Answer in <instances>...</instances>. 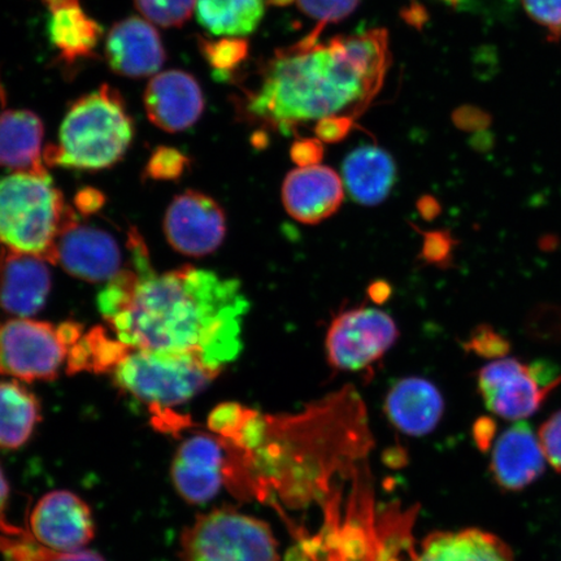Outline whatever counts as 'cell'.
Returning <instances> with one entry per match:
<instances>
[{
	"mask_svg": "<svg viewBox=\"0 0 561 561\" xmlns=\"http://www.w3.org/2000/svg\"><path fill=\"white\" fill-rule=\"evenodd\" d=\"M126 245L128 268L98 296L104 321L131 348L193 355L221 374L242 348L249 300L241 284L193 265L159 275L135 228Z\"/></svg>",
	"mask_w": 561,
	"mask_h": 561,
	"instance_id": "cell-1",
	"label": "cell"
},
{
	"mask_svg": "<svg viewBox=\"0 0 561 561\" xmlns=\"http://www.w3.org/2000/svg\"><path fill=\"white\" fill-rule=\"evenodd\" d=\"M314 30L280 48L261 72L257 87L244 90L240 114L284 133L329 116L356 118L367 111L390 65L389 35L375 30L320 44Z\"/></svg>",
	"mask_w": 561,
	"mask_h": 561,
	"instance_id": "cell-2",
	"label": "cell"
},
{
	"mask_svg": "<svg viewBox=\"0 0 561 561\" xmlns=\"http://www.w3.org/2000/svg\"><path fill=\"white\" fill-rule=\"evenodd\" d=\"M135 123L121 93L110 85L79 98L62 121L58 144L46 147V167L100 171L114 167L128 151Z\"/></svg>",
	"mask_w": 561,
	"mask_h": 561,
	"instance_id": "cell-3",
	"label": "cell"
},
{
	"mask_svg": "<svg viewBox=\"0 0 561 561\" xmlns=\"http://www.w3.org/2000/svg\"><path fill=\"white\" fill-rule=\"evenodd\" d=\"M75 215L48 172H15L0 180V244L53 263L56 240Z\"/></svg>",
	"mask_w": 561,
	"mask_h": 561,
	"instance_id": "cell-4",
	"label": "cell"
},
{
	"mask_svg": "<svg viewBox=\"0 0 561 561\" xmlns=\"http://www.w3.org/2000/svg\"><path fill=\"white\" fill-rule=\"evenodd\" d=\"M111 375L118 389L149 405L156 416L192 401L220 374L193 355L131 348Z\"/></svg>",
	"mask_w": 561,
	"mask_h": 561,
	"instance_id": "cell-5",
	"label": "cell"
},
{
	"mask_svg": "<svg viewBox=\"0 0 561 561\" xmlns=\"http://www.w3.org/2000/svg\"><path fill=\"white\" fill-rule=\"evenodd\" d=\"M181 561H279L277 542L259 518L234 510L196 517L181 537Z\"/></svg>",
	"mask_w": 561,
	"mask_h": 561,
	"instance_id": "cell-6",
	"label": "cell"
},
{
	"mask_svg": "<svg viewBox=\"0 0 561 561\" xmlns=\"http://www.w3.org/2000/svg\"><path fill=\"white\" fill-rule=\"evenodd\" d=\"M398 336L396 321L377 308L356 307L343 311L328 329V362L336 370H371L396 345Z\"/></svg>",
	"mask_w": 561,
	"mask_h": 561,
	"instance_id": "cell-7",
	"label": "cell"
},
{
	"mask_svg": "<svg viewBox=\"0 0 561 561\" xmlns=\"http://www.w3.org/2000/svg\"><path fill=\"white\" fill-rule=\"evenodd\" d=\"M68 348L58 327L31 319L0 325V375L20 381H51L67 360Z\"/></svg>",
	"mask_w": 561,
	"mask_h": 561,
	"instance_id": "cell-8",
	"label": "cell"
},
{
	"mask_svg": "<svg viewBox=\"0 0 561 561\" xmlns=\"http://www.w3.org/2000/svg\"><path fill=\"white\" fill-rule=\"evenodd\" d=\"M53 263L87 283H110L123 271V254L114 236L81 224L75 214L56 240Z\"/></svg>",
	"mask_w": 561,
	"mask_h": 561,
	"instance_id": "cell-9",
	"label": "cell"
},
{
	"mask_svg": "<svg viewBox=\"0 0 561 561\" xmlns=\"http://www.w3.org/2000/svg\"><path fill=\"white\" fill-rule=\"evenodd\" d=\"M164 233L168 243L182 255L202 257L220 248L227 234V217L210 196L187 191L167 209Z\"/></svg>",
	"mask_w": 561,
	"mask_h": 561,
	"instance_id": "cell-10",
	"label": "cell"
},
{
	"mask_svg": "<svg viewBox=\"0 0 561 561\" xmlns=\"http://www.w3.org/2000/svg\"><path fill=\"white\" fill-rule=\"evenodd\" d=\"M477 385L491 412L516 421L535 415L561 382L543 386L531 376L528 364L504 357L481 368Z\"/></svg>",
	"mask_w": 561,
	"mask_h": 561,
	"instance_id": "cell-11",
	"label": "cell"
},
{
	"mask_svg": "<svg viewBox=\"0 0 561 561\" xmlns=\"http://www.w3.org/2000/svg\"><path fill=\"white\" fill-rule=\"evenodd\" d=\"M30 520L33 541L53 552L87 549L95 535L90 507L68 490H55L42 496Z\"/></svg>",
	"mask_w": 561,
	"mask_h": 561,
	"instance_id": "cell-12",
	"label": "cell"
},
{
	"mask_svg": "<svg viewBox=\"0 0 561 561\" xmlns=\"http://www.w3.org/2000/svg\"><path fill=\"white\" fill-rule=\"evenodd\" d=\"M227 462L228 450L221 438L203 433L188 437L172 462L175 490L192 504L213 501L227 482Z\"/></svg>",
	"mask_w": 561,
	"mask_h": 561,
	"instance_id": "cell-13",
	"label": "cell"
},
{
	"mask_svg": "<svg viewBox=\"0 0 561 561\" xmlns=\"http://www.w3.org/2000/svg\"><path fill=\"white\" fill-rule=\"evenodd\" d=\"M144 102L150 122L170 133L192 128L205 111L199 82L182 70H167L153 77L145 90Z\"/></svg>",
	"mask_w": 561,
	"mask_h": 561,
	"instance_id": "cell-14",
	"label": "cell"
},
{
	"mask_svg": "<svg viewBox=\"0 0 561 561\" xmlns=\"http://www.w3.org/2000/svg\"><path fill=\"white\" fill-rule=\"evenodd\" d=\"M44 257L7 250L0 256V308L30 319L45 307L53 277Z\"/></svg>",
	"mask_w": 561,
	"mask_h": 561,
	"instance_id": "cell-15",
	"label": "cell"
},
{
	"mask_svg": "<svg viewBox=\"0 0 561 561\" xmlns=\"http://www.w3.org/2000/svg\"><path fill=\"white\" fill-rule=\"evenodd\" d=\"M280 194L286 213L294 220L316 226L341 208L345 199V184L332 168H297L286 175Z\"/></svg>",
	"mask_w": 561,
	"mask_h": 561,
	"instance_id": "cell-16",
	"label": "cell"
},
{
	"mask_svg": "<svg viewBox=\"0 0 561 561\" xmlns=\"http://www.w3.org/2000/svg\"><path fill=\"white\" fill-rule=\"evenodd\" d=\"M165 58L160 34L139 18L118 21L105 39V59L117 75L131 79L151 76L164 66Z\"/></svg>",
	"mask_w": 561,
	"mask_h": 561,
	"instance_id": "cell-17",
	"label": "cell"
},
{
	"mask_svg": "<svg viewBox=\"0 0 561 561\" xmlns=\"http://www.w3.org/2000/svg\"><path fill=\"white\" fill-rule=\"evenodd\" d=\"M546 461L535 432L529 424L518 421L496 439L491 451L490 472L501 489L520 491L541 477Z\"/></svg>",
	"mask_w": 561,
	"mask_h": 561,
	"instance_id": "cell-18",
	"label": "cell"
},
{
	"mask_svg": "<svg viewBox=\"0 0 561 561\" xmlns=\"http://www.w3.org/2000/svg\"><path fill=\"white\" fill-rule=\"evenodd\" d=\"M385 413L405 436L423 437L436 430L445 413L437 386L421 377H407L389 390Z\"/></svg>",
	"mask_w": 561,
	"mask_h": 561,
	"instance_id": "cell-19",
	"label": "cell"
},
{
	"mask_svg": "<svg viewBox=\"0 0 561 561\" xmlns=\"http://www.w3.org/2000/svg\"><path fill=\"white\" fill-rule=\"evenodd\" d=\"M397 180L394 159L375 145L357 147L343 161V184L351 198L362 206L380 205L392 191Z\"/></svg>",
	"mask_w": 561,
	"mask_h": 561,
	"instance_id": "cell-20",
	"label": "cell"
},
{
	"mask_svg": "<svg viewBox=\"0 0 561 561\" xmlns=\"http://www.w3.org/2000/svg\"><path fill=\"white\" fill-rule=\"evenodd\" d=\"M44 135V123L34 112H0V167L15 172H46Z\"/></svg>",
	"mask_w": 561,
	"mask_h": 561,
	"instance_id": "cell-21",
	"label": "cell"
},
{
	"mask_svg": "<svg viewBox=\"0 0 561 561\" xmlns=\"http://www.w3.org/2000/svg\"><path fill=\"white\" fill-rule=\"evenodd\" d=\"M415 561H515L511 547L481 529L437 531L427 536Z\"/></svg>",
	"mask_w": 561,
	"mask_h": 561,
	"instance_id": "cell-22",
	"label": "cell"
},
{
	"mask_svg": "<svg viewBox=\"0 0 561 561\" xmlns=\"http://www.w3.org/2000/svg\"><path fill=\"white\" fill-rule=\"evenodd\" d=\"M48 35L60 59L67 65L93 58L103 30L93 18L81 9L80 2L53 7Z\"/></svg>",
	"mask_w": 561,
	"mask_h": 561,
	"instance_id": "cell-23",
	"label": "cell"
},
{
	"mask_svg": "<svg viewBox=\"0 0 561 561\" xmlns=\"http://www.w3.org/2000/svg\"><path fill=\"white\" fill-rule=\"evenodd\" d=\"M39 420L41 404L32 391L16 381L0 382V448L24 446Z\"/></svg>",
	"mask_w": 561,
	"mask_h": 561,
	"instance_id": "cell-24",
	"label": "cell"
},
{
	"mask_svg": "<svg viewBox=\"0 0 561 561\" xmlns=\"http://www.w3.org/2000/svg\"><path fill=\"white\" fill-rule=\"evenodd\" d=\"M196 18L219 37H244L256 31L264 18L265 0H196Z\"/></svg>",
	"mask_w": 561,
	"mask_h": 561,
	"instance_id": "cell-25",
	"label": "cell"
},
{
	"mask_svg": "<svg viewBox=\"0 0 561 561\" xmlns=\"http://www.w3.org/2000/svg\"><path fill=\"white\" fill-rule=\"evenodd\" d=\"M124 342L110 339L102 327H95L70 347L67 355L69 376L90 371L94 375H111L130 353Z\"/></svg>",
	"mask_w": 561,
	"mask_h": 561,
	"instance_id": "cell-26",
	"label": "cell"
},
{
	"mask_svg": "<svg viewBox=\"0 0 561 561\" xmlns=\"http://www.w3.org/2000/svg\"><path fill=\"white\" fill-rule=\"evenodd\" d=\"M199 50L222 80L224 77L229 79V73H233L248 58L250 46L248 41L240 37H222L217 41L199 38Z\"/></svg>",
	"mask_w": 561,
	"mask_h": 561,
	"instance_id": "cell-27",
	"label": "cell"
},
{
	"mask_svg": "<svg viewBox=\"0 0 561 561\" xmlns=\"http://www.w3.org/2000/svg\"><path fill=\"white\" fill-rule=\"evenodd\" d=\"M147 19L164 27L182 26L192 18L196 0H135Z\"/></svg>",
	"mask_w": 561,
	"mask_h": 561,
	"instance_id": "cell-28",
	"label": "cell"
},
{
	"mask_svg": "<svg viewBox=\"0 0 561 561\" xmlns=\"http://www.w3.org/2000/svg\"><path fill=\"white\" fill-rule=\"evenodd\" d=\"M188 158L170 146H160L147 161L145 174L153 181H173L187 170Z\"/></svg>",
	"mask_w": 561,
	"mask_h": 561,
	"instance_id": "cell-29",
	"label": "cell"
},
{
	"mask_svg": "<svg viewBox=\"0 0 561 561\" xmlns=\"http://www.w3.org/2000/svg\"><path fill=\"white\" fill-rule=\"evenodd\" d=\"M465 348L468 353L485 357V359H504L512 350L510 340L489 324H481L474 328V331L465 342Z\"/></svg>",
	"mask_w": 561,
	"mask_h": 561,
	"instance_id": "cell-30",
	"label": "cell"
},
{
	"mask_svg": "<svg viewBox=\"0 0 561 561\" xmlns=\"http://www.w3.org/2000/svg\"><path fill=\"white\" fill-rule=\"evenodd\" d=\"M297 3L307 16L318 21L316 27L324 31L328 24L348 18L360 0H297Z\"/></svg>",
	"mask_w": 561,
	"mask_h": 561,
	"instance_id": "cell-31",
	"label": "cell"
},
{
	"mask_svg": "<svg viewBox=\"0 0 561 561\" xmlns=\"http://www.w3.org/2000/svg\"><path fill=\"white\" fill-rule=\"evenodd\" d=\"M526 332L538 342H561V307L541 305L526 320Z\"/></svg>",
	"mask_w": 561,
	"mask_h": 561,
	"instance_id": "cell-32",
	"label": "cell"
},
{
	"mask_svg": "<svg viewBox=\"0 0 561 561\" xmlns=\"http://www.w3.org/2000/svg\"><path fill=\"white\" fill-rule=\"evenodd\" d=\"M526 13L545 27L550 39H561V0H522Z\"/></svg>",
	"mask_w": 561,
	"mask_h": 561,
	"instance_id": "cell-33",
	"label": "cell"
},
{
	"mask_svg": "<svg viewBox=\"0 0 561 561\" xmlns=\"http://www.w3.org/2000/svg\"><path fill=\"white\" fill-rule=\"evenodd\" d=\"M456 244H458V242L455 241L450 231H427L424 236L421 256H423L426 263L448 266L453 262V254Z\"/></svg>",
	"mask_w": 561,
	"mask_h": 561,
	"instance_id": "cell-34",
	"label": "cell"
},
{
	"mask_svg": "<svg viewBox=\"0 0 561 561\" xmlns=\"http://www.w3.org/2000/svg\"><path fill=\"white\" fill-rule=\"evenodd\" d=\"M546 460L561 473V411L543 423L538 434Z\"/></svg>",
	"mask_w": 561,
	"mask_h": 561,
	"instance_id": "cell-35",
	"label": "cell"
},
{
	"mask_svg": "<svg viewBox=\"0 0 561 561\" xmlns=\"http://www.w3.org/2000/svg\"><path fill=\"white\" fill-rule=\"evenodd\" d=\"M355 118L350 116H329L321 118L314 126L316 136L324 144H336L345 139L354 128Z\"/></svg>",
	"mask_w": 561,
	"mask_h": 561,
	"instance_id": "cell-36",
	"label": "cell"
},
{
	"mask_svg": "<svg viewBox=\"0 0 561 561\" xmlns=\"http://www.w3.org/2000/svg\"><path fill=\"white\" fill-rule=\"evenodd\" d=\"M324 142L319 138H299L293 144L290 157L299 168L320 165L324 158Z\"/></svg>",
	"mask_w": 561,
	"mask_h": 561,
	"instance_id": "cell-37",
	"label": "cell"
},
{
	"mask_svg": "<svg viewBox=\"0 0 561 561\" xmlns=\"http://www.w3.org/2000/svg\"><path fill=\"white\" fill-rule=\"evenodd\" d=\"M105 203V196L102 192L96 191L94 187L82 188L75 196V207L80 210L82 215L90 216L101 210Z\"/></svg>",
	"mask_w": 561,
	"mask_h": 561,
	"instance_id": "cell-38",
	"label": "cell"
},
{
	"mask_svg": "<svg viewBox=\"0 0 561 561\" xmlns=\"http://www.w3.org/2000/svg\"><path fill=\"white\" fill-rule=\"evenodd\" d=\"M47 561H105V559L101 553L83 549L73 552H53Z\"/></svg>",
	"mask_w": 561,
	"mask_h": 561,
	"instance_id": "cell-39",
	"label": "cell"
},
{
	"mask_svg": "<svg viewBox=\"0 0 561 561\" xmlns=\"http://www.w3.org/2000/svg\"><path fill=\"white\" fill-rule=\"evenodd\" d=\"M10 500V485L9 481H7V477L4 474L2 466H0V528L4 531L11 533V535H15V533L10 531L12 530V526H9L5 524V508L7 503H9Z\"/></svg>",
	"mask_w": 561,
	"mask_h": 561,
	"instance_id": "cell-40",
	"label": "cell"
},
{
	"mask_svg": "<svg viewBox=\"0 0 561 561\" xmlns=\"http://www.w3.org/2000/svg\"><path fill=\"white\" fill-rule=\"evenodd\" d=\"M391 286L386 280H376L368 287V296L371 301L377 305H382L391 297Z\"/></svg>",
	"mask_w": 561,
	"mask_h": 561,
	"instance_id": "cell-41",
	"label": "cell"
},
{
	"mask_svg": "<svg viewBox=\"0 0 561 561\" xmlns=\"http://www.w3.org/2000/svg\"><path fill=\"white\" fill-rule=\"evenodd\" d=\"M474 431L477 442H479L480 446L485 447L489 438H491L495 432V423L493 420L488 417L480 419L476 423Z\"/></svg>",
	"mask_w": 561,
	"mask_h": 561,
	"instance_id": "cell-42",
	"label": "cell"
},
{
	"mask_svg": "<svg viewBox=\"0 0 561 561\" xmlns=\"http://www.w3.org/2000/svg\"><path fill=\"white\" fill-rule=\"evenodd\" d=\"M417 206L420 214L427 220L434 219V217L440 213L439 203L437 199H434L433 196H424L423 199L419 201Z\"/></svg>",
	"mask_w": 561,
	"mask_h": 561,
	"instance_id": "cell-43",
	"label": "cell"
},
{
	"mask_svg": "<svg viewBox=\"0 0 561 561\" xmlns=\"http://www.w3.org/2000/svg\"><path fill=\"white\" fill-rule=\"evenodd\" d=\"M403 18L407 23L411 24L412 26L421 27L423 24H425L426 13L423 7L419 4H412L410 9H407L403 12Z\"/></svg>",
	"mask_w": 561,
	"mask_h": 561,
	"instance_id": "cell-44",
	"label": "cell"
},
{
	"mask_svg": "<svg viewBox=\"0 0 561 561\" xmlns=\"http://www.w3.org/2000/svg\"><path fill=\"white\" fill-rule=\"evenodd\" d=\"M558 238L553 236H546L542 237L541 242H539V245H541V249L545 251H551L557 248L558 245Z\"/></svg>",
	"mask_w": 561,
	"mask_h": 561,
	"instance_id": "cell-45",
	"label": "cell"
},
{
	"mask_svg": "<svg viewBox=\"0 0 561 561\" xmlns=\"http://www.w3.org/2000/svg\"><path fill=\"white\" fill-rule=\"evenodd\" d=\"M42 2L46 3L48 9H53L55 5L65 4L69 2H80V0H42Z\"/></svg>",
	"mask_w": 561,
	"mask_h": 561,
	"instance_id": "cell-46",
	"label": "cell"
},
{
	"mask_svg": "<svg viewBox=\"0 0 561 561\" xmlns=\"http://www.w3.org/2000/svg\"><path fill=\"white\" fill-rule=\"evenodd\" d=\"M268 2L272 5L284 7V5H289L293 2H297V0H268Z\"/></svg>",
	"mask_w": 561,
	"mask_h": 561,
	"instance_id": "cell-47",
	"label": "cell"
},
{
	"mask_svg": "<svg viewBox=\"0 0 561 561\" xmlns=\"http://www.w3.org/2000/svg\"><path fill=\"white\" fill-rule=\"evenodd\" d=\"M446 2L455 3L458 2V0H446Z\"/></svg>",
	"mask_w": 561,
	"mask_h": 561,
	"instance_id": "cell-48",
	"label": "cell"
}]
</instances>
